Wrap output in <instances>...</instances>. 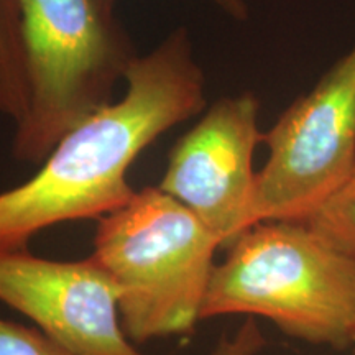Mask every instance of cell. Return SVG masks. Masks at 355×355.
Here are the masks:
<instances>
[{
    "label": "cell",
    "mask_w": 355,
    "mask_h": 355,
    "mask_svg": "<svg viewBox=\"0 0 355 355\" xmlns=\"http://www.w3.org/2000/svg\"><path fill=\"white\" fill-rule=\"evenodd\" d=\"M212 272L201 319L263 318L309 344H355V260L303 220H261Z\"/></svg>",
    "instance_id": "7a4b0ae2"
},
{
    "label": "cell",
    "mask_w": 355,
    "mask_h": 355,
    "mask_svg": "<svg viewBox=\"0 0 355 355\" xmlns=\"http://www.w3.org/2000/svg\"><path fill=\"white\" fill-rule=\"evenodd\" d=\"M0 355H87L58 343L38 327L0 318Z\"/></svg>",
    "instance_id": "30bf717a"
},
{
    "label": "cell",
    "mask_w": 355,
    "mask_h": 355,
    "mask_svg": "<svg viewBox=\"0 0 355 355\" xmlns=\"http://www.w3.org/2000/svg\"><path fill=\"white\" fill-rule=\"evenodd\" d=\"M254 92L222 97L173 146L158 188L184 204L227 248L259 224L254 155L263 132Z\"/></svg>",
    "instance_id": "8992f818"
},
{
    "label": "cell",
    "mask_w": 355,
    "mask_h": 355,
    "mask_svg": "<svg viewBox=\"0 0 355 355\" xmlns=\"http://www.w3.org/2000/svg\"><path fill=\"white\" fill-rule=\"evenodd\" d=\"M28 102L19 0H0V115L17 125L25 117Z\"/></svg>",
    "instance_id": "ba28073f"
},
{
    "label": "cell",
    "mask_w": 355,
    "mask_h": 355,
    "mask_svg": "<svg viewBox=\"0 0 355 355\" xmlns=\"http://www.w3.org/2000/svg\"><path fill=\"white\" fill-rule=\"evenodd\" d=\"M0 303L78 352L145 355L123 332L117 290L91 257L60 261L0 248Z\"/></svg>",
    "instance_id": "52a82bcc"
},
{
    "label": "cell",
    "mask_w": 355,
    "mask_h": 355,
    "mask_svg": "<svg viewBox=\"0 0 355 355\" xmlns=\"http://www.w3.org/2000/svg\"><path fill=\"white\" fill-rule=\"evenodd\" d=\"M217 248L219 239L158 186L135 191L97 220L91 259L117 290L122 329L132 344L196 327Z\"/></svg>",
    "instance_id": "3957f363"
},
{
    "label": "cell",
    "mask_w": 355,
    "mask_h": 355,
    "mask_svg": "<svg viewBox=\"0 0 355 355\" xmlns=\"http://www.w3.org/2000/svg\"><path fill=\"white\" fill-rule=\"evenodd\" d=\"M123 81L121 101L66 133L33 178L0 193V248H28L44 229L117 211L135 194L127 180L135 158L207 109L206 78L183 26L137 56Z\"/></svg>",
    "instance_id": "6da1fadb"
},
{
    "label": "cell",
    "mask_w": 355,
    "mask_h": 355,
    "mask_svg": "<svg viewBox=\"0 0 355 355\" xmlns=\"http://www.w3.org/2000/svg\"><path fill=\"white\" fill-rule=\"evenodd\" d=\"M30 102L13 158L40 163L69 130L112 102L137 53L110 0H19Z\"/></svg>",
    "instance_id": "277c9868"
},
{
    "label": "cell",
    "mask_w": 355,
    "mask_h": 355,
    "mask_svg": "<svg viewBox=\"0 0 355 355\" xmlns=\"http://www.w3.org/2000/svg\"><path fill=\"white\" fill-rule=\"evenodd\" d=\"M303 222L327 243L355 260V171L309 219Z\"/></svg>",
    "instance_id": "9c48e42d"
},
{
    "label": "cell",
    "mask_w": 355,
    "mask_h": 355,
    "mask_svg": "<svg viewBox=\"0 0 355 355\" xmlns=\"http://www.w3.org/2000/svg\"><path fill=\"white\" fill-rule=\"evenodd\" d=\"M354 345H355V344H354Z\"/></svg>",
    "instance_id": "4fadbf2b"
},
{
    "label": "cell",
    "mask_w": 355,
    "mask_h": 355,
    "mask_svg": "<svg viewBox=\"0 0 355 355\" xmlns=\"http://www.w3.org/2000/svg\"><path fill=\"white\" fill-rule=\"evenodd\" d=\"M257 176L261 220H306L355 171V43L263 132Z\"/></svg>",
    "instance_id": "5b68a950"
},
{
    "label": "cell",
    "mask_w": 355,
    "mask_h": 355,
    "mask_svg": "<svg viewBox=\"0 0 355 355\" xmlns=\"http://www.w3.org/2000/svg\"><path fill=\"white\" fill-rule=\"evenodd\" d=\"M117 6L119 0H110ZM217 7H220L227 15L235 20H247L248 17V6L245 0H212Z\"/></svg>",
    "instance_id": "7c38bea8"
},
{
    "label": "cell",
    "mask_w": 355,
    "mask_h": 355,
    "mask_svg": "<svg viewBox=\"0 0 355 355\" xmlns=\"http://www.w3.org/2000/svg\"><path fill=\"white\" fill-rule=\"evenodd\" d=\"M265 345V337L254 321L247 319L245 324L232 337H222L212 355H255Z\"/></svg>",
    "instance_id": "8fae6325"
}]
</instances>
